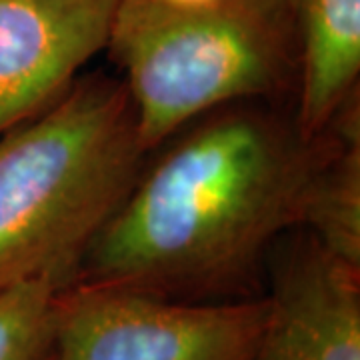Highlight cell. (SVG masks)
I'll list each match as a JSON object with an SVG mask.
<instances>
[{
    "label": "cell",
    "mask_w": 360,
    "mask_h": 360,
    "mask_svg": "<svg viewBox=\"0 0 360 360\" xmlns=\"http://www.w3.org/2000/svg\"><path fill=\"white\" fill-rule=\"evenodd\" d=\"M250 360H360V266L304 232L274 269Z\"/></svg>",
    "instance_id": "6"
},
{
    "label": "cell",
    "mask_w": 360,
    "mask_h": 360,
    "mask_svg": "<svg viewBox=\"0 0 360 360\" xmlns=\"http://www.w3.org/2000/svg\"><path fill=\"white\" fill-rule=\"evenodd\" d=\"M266 296L186 300L72 281L56 302L54 360H250Z\"/></svg>",
    "instance_id": "4"
},
{
    "label": "cell",
    "mask_w": 360,
    "mask_h": 360,
    "mask_svg": "<svg viewBox=\"0 0 360 360\" xmlns=\"http://www.w3.org/2000/svg\"><path fill=\"white\" fill-rule=\"evenodd\" d=\"M120 78L78 77L0 134V288L75 269L146 160Z\"/></svg>",
    "instance_id": "2"
},
{
    "label": "cell",
    "mask_w": 360,
    "mask_h": 360,
    "mask_svg": "<svg viewBox=\"0 0 360 360\" xmlns=\"http://www.w3.org/2000/svg\"><path fill=\"white\" fill-rule=\"evenodd\" d=\"M106 51L124 72L146 155L212 110L296 90L288 0H236L202 14L118 26Z\"/></svg>",
    "instance_id": "3"
},
{
    "label": "cell",
    "mask_w": 360,
    "mask_h": 360,
    "mask_svg": "<svg viewBox=\"0 0 360 360\" xmlns=\"http://www.w3.org/2000/svg\"><path fill=\"white\" fill-rule=\"evenodd\" d=\"M298 52L295 120L319 139L359 101L360 0H288Z\"/></svg>",
    "instance_id": "7"
},
{
    "label": "cell",
    "mask_w": 360,
    "mask_h": 360,
    "mask_svg": "<svg viewBox=\"0 0 360 360\" xmlns=\"http://www.w3.org/2000/svg\"><path fill=\"white\" fill-rule=\"evenodd\" d=\"M328 136H304L295 110L270 101L196 118L144 160L75 281L186 300L240 288L278 236L298 231Z\"/></svg>",
    "instance_id": "1"
},
{
    "label": "cell",
    "mask_w": 360,
    "mask_h": 360,
    "mask_svg": "<svg viewBox=\"0 0 360 360\" xmlns=\"http://www.w3.org/2000/svg\"><path fill=\"white\" fill-rule=\"evenodd\" d=\"M298 231L335 257L360 266V106L348 104L312 174Z\"/></svg>",
    "instance_id": "8"
},
{
    "label": "cell",
    "mask_w": 360,
    "mask_h": 360,
    "mask_svg": "<svg viewBox=\"0 0 360 360\" xmlns=\"http://www.w3.org/2000/svg\"><path fill=\"white\" fill-rule=\"evenodd\" d=\"M118 0H0V134L39 115L96 52Z\"/></svg>",
    "instance_id": "5"
},
{
    "label": "cell",
    "mask_w": 360,
    "mask_h": 360,
    "mask_svg": "<svg viewBox=\"0 0 360 360\" xmlns=\"http://www.w3.org/2000/svg\"><path fill=\"white\" fill-rule=\"evenodd\" d=\"M232 2L236 0H118L112 28L202 14L222 8Z\"/></svg>",
    "instance_id": "10"
},
{
    "label": "cell",
    "mask_w": 360,
    "mask_h": 360,
    "mask_svg": "<svg viewBox=\"0 0 360 360\" xmlns=\"http://www.w3.org/2000/svg\"><path fill=\"white\" fill-rule=\"evenodd\" d=\"M75 269H56L0 288V360H54L56 302Z\"/></svg>",
    "instance_id": "9"
}]
</instances>
